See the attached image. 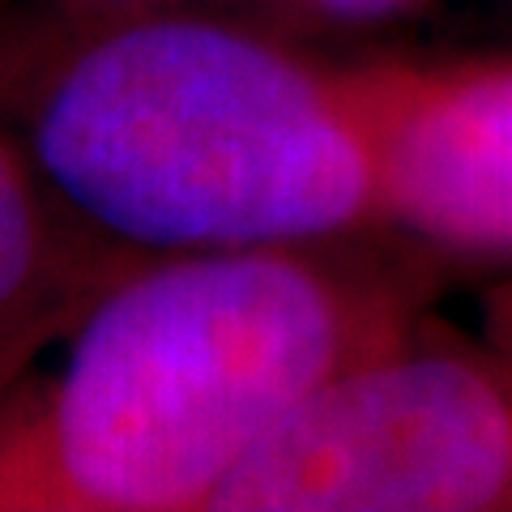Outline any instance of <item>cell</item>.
Listing matches in <instances>:
<instances>
[{
	"mask_svg": "<svg viewBox=\"0 0 512 512\" xmlns=\"http://www.w3.org/2000/svg\"><path fill=\"white\" fill-rule=\"evenodd\" d=\"M423 325L419 274L359 239L146 256L0 402V512H205L303 397Z\"/></svg>",
	"mask_w": 512,
	"mask_h": 512,
	"instance_id": "6da1fadb",
	"label": "cell"
},
{
	"mask_svg": "<svg viewBox=\"0 0 512 512\" xmlns=\"http://www.w3.org/2000/svg\"><path fill=\"white\" fill-rule=\"evenodd\" d=\"M0 128L90 231L137 256L384 227L350 69L210 13L0 30Z\"/></svg>",
	"mask_w": 512,
	"mask_h": 512,
	"instance_id": "7a4b0ae2",
	"label": "cell"
},
{
	"mask_svg": "<svg viewBox=\"0 0 512 512\" xmlns=\"http://www.w3.org/2000/svg\"><path fill=\"white\" fill-rule=\"evenodd\" d=\"M205 512H512V367L414 329L303 397Z\"/></svg>",
	"mask_w": 512,
	"mask_h": 512,
	"instance_id": "3957f363",
	"label": "cell"
},
{
	"mask_svg": "<svg viewBox=\"0 0 512 512\" xmlns=\"http://www.w3.org/2000/svg\"><path fill=\"white\" fill-rule=\"evenodd\" d=\"M350 82L384 227L440 256H512V52L367 60Z\"/></svg>",
	"mask_w": 512,
	"mask_h": 512,
	"instance_id": "277c9868",
	"label": "cell"
},
{
	"mask_svg": "<svg viewBox=\"0 0 512 512\" xmlns=\"http://www.w3.org/2000/svg\"><path fill=\"white\" fill-rule=\"evenodd\" d=\"M137 261L90 231L0 128V402Z\"/></svg>",
	"mask_w": 512,
	"mask_h": 512,
	"instance_id": "5b68a950",
	"label": "cell"
},
{
	"mask_svg": "<svg viewBox=\"0 0 512 512\" xmlns=\"http://www.w3.org/2000/svg\"><path fill=\"white\" fill-rule=\"evenodd\" d=\"M299 13H312V18L325 22H342V26H376V22H393L406 18L423 5V0H286Z\"/></svg>",
	"mask_w": 512,
	"mask_h": 512,
	"instance_id": "8992f818",
	"label": "cell"
},
{
	"mask_svg": "<svg viewBox=\"0 0 512 512\" xmlns=\"http://www.w3.org/2000/svg\"><path fill=\"white\" fill-rule=\"evenodd\" d=\"M491 325H512V286L491 299Z\"/></svg>",
	"mask_w": 512,
	"mask_h": 512,
	"instance_id": "52a82bcc",
	"label": "cell"
},
{
	"mask_svg": "<svg viewBox=\"0 0 512 512\" xmlns=\"http://www.w3.org/2000/svg\"><path fill=\"white\" fill-rule=\"evenodd\" d=\"M491 338H495V350H500L512 367V325H491Z\"/></svg>",
	"mask_w": 512,
	"mask_h": 512,
	"instance_id": "ba28073f",
	"label": "cell"
}]
</instances>
